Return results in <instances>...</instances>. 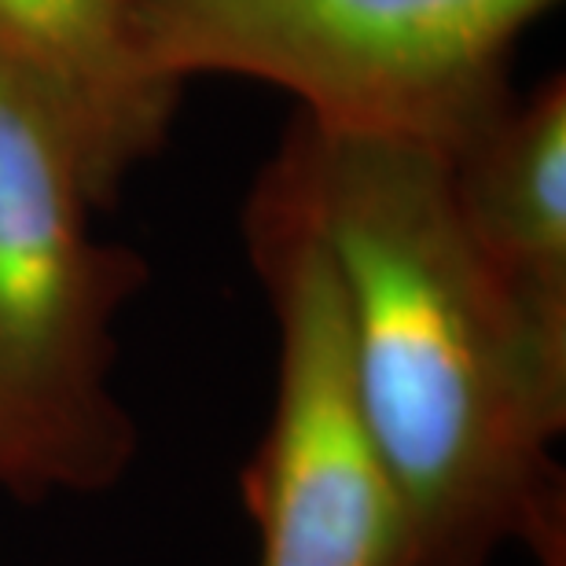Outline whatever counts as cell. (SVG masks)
<instances>
[{
    "label": "cell",
    "instance_id": "obj_1",
    "mask_svg": "<svg viewBox=\"0 0 566 566\" xmlns=\"http://www.w3.org/2000/svg\"><path fill=\"white\" fill-rule=\"evenodd\" d=\"M327 251L368 423L401 493L409 566L563 563L566 360L485 273L446 151L294 118L262 169Z\"/></svg>",
    "mask_w": 566,
    "mask_h": 566
},
{
    "label": "cell",
    "instance_id": "obj_2",
    "mask_svg": "<svg viewBox=\"0 0 566 566\" xmlns=\"http://www.w3.org/2000/svg\"><path fill=\"white\" fill-rule=\"evenodd\" d=\"M96 210L60 111L0 63V493L19 501L104 493L140 446L111 376L147 265Z\"/></svg>",
    "mask_w": 566,
    "mask_h": 566
},
{
    "label": "cell",
    "instance_id": "obj_3",
    "mask_svg": "<svg viewBox=\"0 0 566 566\" xmlns=\"http://www.w3.org/2000/svg\"><path fill=\"white\" fill-rule=\"evenodd\" d=\"M158 82L247 77L335 133L457 147L512 96L518 38L559 0H122Z\"/></svg>",
    "mask_w": 566,
    "mask_h": 566
},
{
    "label": "cell",
    "instance_id": "obj_4",
    "mask_svg": "<svg viewBox=\"0 0 566 566\" xmlns=\"http://www.w3.org/2000/svg\"><path fill=\"white\" fill-rule=\"evenodd\" d=\"M243 232L276 321L273 409L243 471L258 566H409L401 493L360 401L327 251L265 177Z\"/></svg>",
    "mask_w": 566,
    "mask_h": 566
},
{
    "label": "cell",
    "instance_id": "obj_5",
    "mask_svg": "<svg viewBox=\"0 0 566 566\" xmlns=\"http://www.w3.org/2000/svg\"><path fill=\"white\" fill-rule=\"evenodd\" d=\"M460 224L526 332L566 360V82L507 96L446 151Z\"/></svg>",
    "mask_w": 566,
    "mask_h": 566
},
{
    "label": "cell",
    "instance_id": "obj_6",
    "mask_svg": "<svg viewBox=\"0 0 566 566\" xmlns=\"http://www.w3.org/2000/svg\"><path fill=\"white\" fill-rule=\"evenodd\" d=\"M0 63L60 111L99 210L169 137L180 88L147 71L122 0H0Z\"/></svg>",
    "mask_w": 566,
    "mask_h": 566
}]
</instances>
